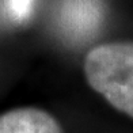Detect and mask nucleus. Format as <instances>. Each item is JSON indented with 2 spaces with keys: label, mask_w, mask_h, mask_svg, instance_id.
I'll list each match as a JSON object with an SVG mask.
<instances>
[{
  "label": "nucleus",
  "mask_w": 133,
  "mask_h": 133,
  "mask_svg": "<svg viewBox=\"0 0 133 133\" xmlns=\"http://www.w3.org/2000/svg\"><path fill=\"white\" fill-rule=\"evenodd\" d=\"M90 87L133 118V42H110L91 49L84 60Z\"/></svg>",
  "instance_id": "f257e3e1"
},
{
  "label": "nucleus",
  "mask_w": 133,
  "mask_h": 133,
  "mask_svg": "<svg viewBox=\"0 0 133 133\" xmlns=\"http://www.w3.org/2000/svg\"><path fill=\"white\" fill-rule=\"evenodd\" d=\"M103 21L99 0H65L60 14V25L74 41L88 39L98 31Z\"/></svg>",
  "instance_id": "f03ea898"
},
{
  "label": "nucleus",
  "mask_w": 133,
  "mask_h": 133,
  "mask_svg": "<svg viewBox=\"0 0 133 133\" xmlns=\"http://www.w3.org/2000/svg\"><path fill=\"white\" fill-rule=\"evenodd\" d=\"M0 133H63V130L48 111L23 107L0 116Z\"/></svg>",
  "instance_id": "7ed1b4c3"
},
{
  "label": "nucleus",
  "mask_w": 133,
  "mask_h": 133,
  "mask_svg": "<svg viewBox=\"0 0 133 133\" xmlns=\"http://www.w3.org/2000/svg\"><path fill=\"white\" fill-rule=\"evenodd\" d=\"M34 0H8L10 15L15 21H25L31 12Z\"/></svg>",
  "instance_id": "20e7f679"
}]
</instances>
